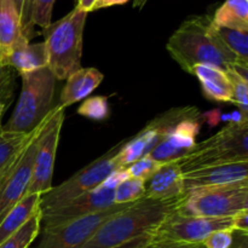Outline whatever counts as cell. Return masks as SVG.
I'll return each instance as SVG.
<instances>
[{
	"label": "cell",
	"mask_w": 248,
	"mask_h": 248,
	"mask_svg": "<svg viewBox=\"0 0 248 248\" xmlns=\"http://www.w3.org/2000/svg\"><path fill=\"white\" fill-rule=\"evenodd\" d=\"M167 51L182 69L190 74L198 64H212L224 70L232 65H248L218 38L208 16L186 19L169 39Z\"/></svg>",
	"instance_id": "6da1fadb"
},
{
	"label": "cell",
	"mask_w": 248,
	"mask_h": 248,
	"mask_svg": "<svg viewBox=\"0 0 248 248\" xmlns=\"http://www.w3.org/2000/svg\"><path fill=\"white\" fill-rule=\"evenodd\" d=\"M182 196L170 200L144 196L107 220L81 248H109L153 232L167 217L177 212Z\"/></svg>",
	"instance_id": "7a4b0ae2"
},
{
	"label": "cell",
	"mask_w": 248,
	"mask_h": 248,
	"mask_svg": "<svg viewBox=\"0 0 248 248\" xmlns=\"http://www.w3.org/2000/svg\"><path fill=\"white\" fill-rule=\"evenodd\" d=\"M87 12L74 10L43 29L47 67L56 80H64L81 68L82 36Z\"/></svg>",
	"instance_id": "3957f363"
},
{
	"label": "cell",
	"mask_w": 248,
	"mask_h": 248,
	"mask_svg": "<svg viewBox=\"0 0 248 248\" xmlns=\"http://www.w3.org/2000/svg\"><path fill=\"white\" fill-rule=\"evenodd\" d=\"M22 91L5 132L31 133L48 115L52 108L56 78L48 67L21 74Z\"/></svg>",
	"instance_id": "277c9868"
},
{
	"label": "cell",
	"mask_w": 248,
	"mask_h": 248,
	"mask_svg": "<svg viewBox=\"0 0 248 248\" xmlns=\"http://www.w3.org/2000/svg\"><path fill=\"white\" fill-rule=\"evenodd\" d=\"M248 210V181L198 188L184 194L177 212L186 217H232Z\"/></svg>",
	"instance_id": "5b68a950"
},
{
	"label": "cell",
	"mask_w": 248,
	"mask_h": 248,
	"mask_svg": "<svg viewBox=\"0 0 248 248\" xmlns=\"http://www.w3.org/2000/svg\"><path fill=\"white\" fill-rule=\"evenodd\" d=\"M248 161V123L242 125L229 124L217 135L201 143L179 160L183 173L229 162Z\"/></svg>",
	"instance_id": "8992f818"
},
{
	"label": "cell",
	"mask_w": 248,
	"mask_h": 248,
	"mask_svg": "<svg viewBox=\"0 0 248 248\" xmlns=\"http://www.w3.org/2000/svg\"><path fill=\"white\" fill-rule=\"evenodd\" d=\"M124 142L119 143L116 147L109 150L106 155L98 157L85 166L70 178L57 186H52L47 193L43 194L40 198V212L60 207L68 201L82 195L86 191L92 190L101 186L115 170L120 169L116 161V154L123 147Z\"/></svg>",
	"instance_id": "52a82bcc"
},
{
	"label": "cell",
	"mask_w": 248,
	"mask_h": 248,
	"mask_svg": "<svg viewBox=\"0 0 248 248\" xmlns=\"http://www.w3.org/2000/svg\"><path fill=\"white\" fill-rule=\"evenodd\" d=\"M126 178H128V174L125 167L118 169L97 188L86 191L60 207L41 212V223H44V229L56 227L111 207L115 205L114 194H115L116 186Z\"/></svg>",
	"instance_id": "ba28073f"
},
{
	"label": "cell",
	"mask_w": 248,
	"mask_h": 248,
	"mask_svg": "<svg viewBox=\"0 0 248 248\" xmlns=\"http://www.w3.org/2000/svg\"><path fill=\"white\" fill-rule=\"evenodd\" d=\"M132 203L113 205L107 210L44 229L36 248H81L107 220L123 212Z\"/></svg>",
	"instance_id": "9c48e42d"
},
{
	"label": "cell",
	"mask_w": 248,
	"mask_h": 248,
	"mask_svg": "<svg viewBox=\"0 0 248 248\" xmlns=\"http://www.w3.org/2000/svg\"><path fill=\"white\" fill-rule=\"evenodd\" d=\"M198 108L195 107H184L171 109L156 116L137 136L131 140H125L123 147L116 154L119 167H127L132 162L149 154L182 119L191 115Z\"/></svg>",
	"instance_id": "30bf717a"
},
{
	"label": "cell",
	"mask_w": 248,
	"mask_h": 248,
	"mask_svg": "<svg viewBox=\"0 0 248 248\" xmlns=\"http://www.w3.org/2000/svg\"><path fill=\"white\" fill-rule=\"evenodd\" d=\"M63 121H64V108L62 106L55 107L52 116L39 138L33 173L26 195H33V194L43 195L52 188L53 166H55L56 152L60 142Z\"/></svg>",
	"instance_id": "8fae6325"
},
{
	"label": "cell",
	"mask_w": 248,
	"mask_h": 248,
	"mask_svg": "<svg viewBox=\"0 0 248 248\" xmlns=\"http://www.w3.org/2000/svg\"><path fill=\"white\" fill-rule=\"evenodd\" d=\"M52 114L53 108L46 116L44 124L39 128L38 132L35 133V136L31 138L26 149L22 152L16 162L12 165L11 169L6 172V174L0 181V223L2 222L5 216L10 212V210L21 199L26 196L27 189L31 183V173H33L34 160H35L36 150H38L39 138H40L41 132L47 125Z\"/></svg>",
	"instance_id": "7c38bea8"
},
{
	"label": "cell",
	"mask_w": 248,
	"mask_h": 248,
	"mask_svg": "<svg viewBox=\"0 0 248 248\" xmlns=\"http://www.w3.org/2000/svg\"><path fill=\"white\" fill-rule=\"evenodd\" d=\"M232 227V217H186L173 213L153 232V241L200 244L212 232Z\"/></svg>",
	"instance_id": "4fadbf2b"
},
{
	"label": "cell",
	"mask_w": 248,
	"mask_h": 248,
	"mask_svg": "<svg viewBox=\"0 0 248 248\" xmlns=\"http://www.w3.org/2000/svg\"><path fill=\"white\" fill-rule=\"evenodd\" d=\"M202 123V114L198 109L191 115L182 119L149 155L159 164L182 160L196 147V137Z\"/></svg>",
	"instance_id": "5bb4252c"
},
{
	"label": "cell",
	"mask_w": 248,
	"mask_h": 248,
	"mask_svg": "<svg viewBox=\"0 0 248 248\" xmlns=\"http://www.w3.org/2000/svg\"><path fill=\"white\" fill-rule=\"evenodd\" d=\"M248 181V161L213 165L183 173L184 194L198 188Z\"/></svg>",
	"instance_id": "9a60e30c"
},
{
	"label": "cell",
	"mask_w": 248,
	"mask_h": 248,
	"mask_svg": "<svg viewBox=\"0 0 248 248\" xmlns=\"http://www.w3.org/2000/svg\"><path fill=\"white\" fill-rule=\"evenodd\" d=\"M0 65L11 68L18 72L19 75L47 67L45 44L44 41L29 44L27 39H21L6 52L0 55Z\"/></svg>",
	"instance_id": "2e32d148"
},
{
	"label": "cell",
	"mask_w": 248,
	"mask_h": 248,
	"mask_svg": "<svg viewBox=\"0 0 248 248\" xmlns=\"http://www.w3.org/2000/svg\"><path fill=\"white\" fill-rule=\"evenodd\" d=\"M184 194L183 171L178 161L161 164L156 172L145 181V198L170 200Z\"/></svg>",
	"instance_id": "e0dca14e"
},
{
	"label": "cell",
	"mask_w": 248,
	"mask_h": 248,
	"mask_svg": "<svg viewBox=\"0 0 248 248\" xmlns=\"http://www.w3.org/2000/svg\"><path fill=\"white\" fill-rule=\"evenodd\" d=\"M191 74L200 81L206 98L222 103H232V86L224 69L212 64H198L194 67Z\"/></svg>",
	"instance_id": "ac0fdd59"
},
{
	"label": "cell",
	"mask_w": 248,
	"mask_h": 248,
	"mask_svg": "<svg viewBox=\"0 0 248 248\" xmlns=\"http://www.w3.org/2000/svg\"><path fill=\"white\" fill-rule=\"evenodd\" d=\"M104 77L96 68H80L67 78L61 93V104L63 108L85 99L103 81Z\"/></svg>",
	"instance_id": "d6986e66"
},
{
	"label": "cell",
	"mask_w": 248,
	"mask_h": 248,
	"mask_svg": "<svg viewBox=\"0 0 248 248\" xmlns=\"http://www.w3.org/2000/svg\"><path fill=\"white\" fill-rule=\"evenodd\" d=\"M40 198L41 195L39 194L26 195L10 210L0 223V245L21 229L31 219V216L40 210Z\"/></svg>",
	"instance_id": "ffe728a7"
},
{
	"label": "cell",
	"mask_w": 248,
	"mask_h": 248,
	"mask_svg": "<svg viewBox=\"0 0 248 248\" xmlns=\"http://www.w3.org/2000/svg\"><path fill=\"white\" fill-rule=\"evenodd\" d=\"M45 119H44V121H45ZM44 121L31 133L5 132L0 128V177L4 176L11 169L12 165L16 162L22 152L29 144L31 138L35 136L39 128L41 127Z\"/></svg>",
	"instance_id": "44dd1931"
},
{
	"label": "cell",
	"mask_w": 248,
	"mask_h": 248,
	"mask_svg": "<svg viewBox=\"0 0 248 248\" xmlns=\"http://www.w3.org/2000/svg\"><path fill=\"white\" fill-rule=\"evenodd\" d=\"M23 38L19 17L12 1L0 0V55Z\"/></svg>",
	"instance_id": "7402d4cb"
},
{
	"label": "cell",
	"mask_w": 248,
	"mask_h": 248,
	"mask_svg": "<svg viewBox=\"0 0 248 248\" xmlns=\"http://www.w3.org/2000/svg\"><path fill=\"white\" fill-rule=\"evenodd\" d=\"M212 22L218 27L248 31V0H225Z\"/></svg>",
	"instance_id": "603a6c76"
},
{
	"label": "cell",
	"mask_w": 248,
	"mask_h": 248,
	"mask_svg": "<svg viewBox=\"0 0 248 248\" xmlns=\"http://www.w3.org/2000/svg\"><path fill=\"white\" fill-rule=\"evenodd\" d=\"M213 24L216 34L225 46L242 62L248 63V31L218 27Z\"/></svg>",
	"instance_id": "cb8c5ba5"
},
{
	"label": "cell",
	"mask_w": 248,
	"mask_h": 248,
	"mask_svg": "<svg viewBox=\"0 0 248 248\" xmlns=\"http://www.w3.org/2000/svg\"><path fill=\"white\" fill-rule=\"evenodd\" d=\"M40 225L41 212L39 210L35 215L31 216V219L21 229L17 230L14 235L5 240L0 245V248H28L40 232Z\"/></svg>",
	"instance_id": "d4e9b609"
},
{
	"label": "cell",
	"mask_w": 248,
	"mask_h": 248,
	"mask_svg": "<svg viewBox=\"0 0 248 248\" xmlns=\"http://www.w3.org/2000/svg\"><path fill=\"white\" fill-rule=\"evenodd\" d=\"M145 196V182L137 178L124 179L116 186L114 194V203L124 205V203L135 202Z\"/></svg>",
	"instance_id": "484cf974"
},
{
	"label": "cell",
	"mask_w": 248,
	"mask_h": 248,
	"mask_svg": "<svg viewBox=\"0 0 248 248\" xmlns=\"http://www.w3.org/2000/svg\"><path fill=\"white\" fill-rule=\"evenodd\" d=\"M78 113L84 118L94 121H103L109 118L110 108H109L108 98L104 96H93L85 99L81 106L78 108Z\"/></svg>",
	"instance_id": "4316f807"
},
{
	"label": "cell",
	"mask_w": 248,
	"mask_h": 248,
	"mask_svg": "<svg viewBox=\"0 0 248 248\" xmlns=\"http://www.w3.org/2000/svg\"><path fill=\"white\" fill-rule=\"evenodd\" d=\"M232 86V103L239 107V110L248 115V80L232 69H225Z\"/></svg>",
	"instance_id": "83f0119b"
},
{
	"label": "cell",
	"mask_w": 248,
	"mask_h": 248,
	"mask_svg": "<svg viewBox=\"0 0 248 248\" xmlns=\"http://www.w3.org/2000/svg\"><path fill=\"white\" fill-rule=\"evenodd\" d=\"M15 70L7 67H0V128L5 110L14 99Z\"/></svg>",
	"instance_id": "f1b7e54d"
},
{
	"label": "cell",
	"mask_w": 248,
	"mask_h": 248,
	"mask_svg": "<svg viewBox=\"0 0 248 248\" xmlns=\"http://www.w3.org/2000/svg\"><path fill=\"white\" fill-rule=\"evenodd\" d=\"M19 17L22 35L31 40L34 36V23H33V5L34 0H11Z\"/></svg>",
	"instance_id": "f546056e"
},
{
	"label": "cell",
	"mask_w": 248,
	"mask_h": 248,
	"mask_svg": "<svg viewBox=\"0 0 248 248\" xmlns=\"http://www.w3.org/2000/svg\"><path fill=\"white\" fill-rule=\"evenodd\" d=\"M160 166H161V164L155 161V160L148 154L145 155V156L138 159L137 161L128 165L127 167H125V170L126 172H127L128 177H131V178L142 179V181L145 182L159 170Z\"/></svg>",
	"instance_id": "4dcf8cb0"
},
{
	"label": "cell",
	"mask_w": 248,
	"mask_h": 248,
	"mask_svg": "<svg viewBox=\"0 0 248 248\" xmlns=\"http://www.w3.org/2000/svg\"><path fill=\"white\" fill-rule=\"evenodd\" d=\"M56 0H34L33 23L40 28H46L52 22V10Z\"/></svg>",
	"instance_id": "1f68e13d"
},
{
	"label": "cell",
	"mask_w": 248,
	"mask_h": 248,
	"mask_svg": "<svg viewBox=\"0 0 248 248\" xmlns=\"http://www.w3.org/2000/svg\"><path fill=\"white\" fill-rule=\"evenodd\" d=\"M234 241V230H217L203 240L205 248H230Z\"/></svg>",
	"instance_id": "d6a6232c"
},
{
	"label": "cell",
	"mask_w": 248,
	"mask_h": 248,
	"mask_svg": "<svg viewBox=\"0 0 248 248\" xmlns=\"http://www.w3.org/2000/svg\"><path fill=\"white\" fill-rule=\"evenodd\" d=\"M153 241V232H145V234L140 235L135 239L126 241L124 244L116 245V246L109 248H145L150 242Z\"/></svg>",
	"instance_id": "836d02e7"
},
{
	"label": "cell",
	"mask_w": 248,
	"mask_h": 248,
	"mask_svg": "<svg viewBox=\"0 0 248 248\" xmlns=\"http://www.w3.org/2000/svg\"><path fill=\"white\" fill-rule=\"evenodd\" d=\"M145 248H205L202 242L200 244H188V242L171 241H152Z\"/></svg>",
	"instance_id": "e575fe53"
},
{
	"label": "cell",
	"mask_w": 248,
	"mask_h": 248,
	"mask_svg": "<svg viewBox=\"0 0 248 248\" xmlns=\"http://www.w3.org/2000/svg\"><path fill=\"white\" fill-rule=\"evenodd\" d=\"M234 232H248V210H244L232 216V227Z\"/></svg>",
	"instance_id": "d590c367"
},
{
	"label": "cell",
	"mask_w": 248,
	"mask_h": 248,
	"mask_svg": "<svg viewBox=\"0 0 248 248\" xmlns=\"http://www.w3.org/2000/svg\"><path fill=\"white\" fill-rule=\"evenodd\" d=\"M247 234L240 232H234V241L230 248H248Z\"/></svg>",
	"instance_id": "8d00e7d4"
},
{
	"label": "cell",
	"mask_w": 248,
	"mask_h": 248,
	"mask_svg": "<svg viewBox=\"0 0 248 248\" xmlns=\"http://www.w3.org/2000/svg\"><path fill=\"white\" fill-rule=\"evenodd\" d=\"M220 115H222L220 111L218 109H216V110L210 111V113L202 114V120L203 123H207L208 125L216 126L220 121Z\"/></svg>",
	"instance_id": "74e56055"
},
{
	"label": "cell",
	"mask_w": 248,
	"mask_h": 248,
	"mask_svg": "<svg viewBox=\"0 0 248 248\" xmlns=\"http://www.w3.org/2000/svg\"><path fill=\"white\" fill-rule=\"evenodd\" d=\"M127 1H130V0H97L96 4H94V6H93V11H94V10L104 9V7L126 4Z\"/></svg>",
	"instance_id": "f35d334b"
},
{
	"label": "cell",
	"mask_w": 248,
	"mask_h": 248,
	"mask_svg": "<svg viewBox=\"0 0 248 248\" xmlns=\"http://www.w3.org/2000/svg\"><path fill=\"white\" fill-rule=\"evenodd\" d=\"M96 1L97 0H77V6L75 7L89 14L90 11H93V6Z\"/></svg>",
	"instance_id": "ab89813d"
},
{
	"label": "cell",
	"mask_w": 248,
	"mask_h": 248,
	"mask_svg": "<svg viewBox=\"0 0 248 248\" xmlns=\"http://www.w3.org/2000/svg\"><path fill=\"white\" fill-rule=\"evenodd\" d=\"M147 1L148 0H133V6L142 9V7L147 4Z\"/></svg>",
	"instance_id": "60d3db41"
},
{
	"label": "cell",
	"mask_w": 248,
	"mask_h": 248,
	"mask_svg": "<svg viewBox=\"0 0 248 248\" xmlns=\"http://www.w3.org/2000/svg\"><path fill=\"white\" fill-rule=\"evenodd\" d=\"M5 174H6V173H5ZM5 174H4V176H5ZM4 176H1V177H0V181H1V179H2V177H4Z\"/></svg>",
	"instance_id": "b9f144b4"
},
{
	"label": "cell",
	"mask_w": 248,
	"mask_h": 248,
	"mask_svg": "<svg viewBox=\"0 0 248 248\" xmlns=\"http://www.w3.org/2000/svg\"><path fill=\"white\" fill-rule=\"evenodd\" d=\"M0 67H1V65H0Z\"/></svg>",
	"instance_id": "7bdbcfd3"
}]
</instances>
